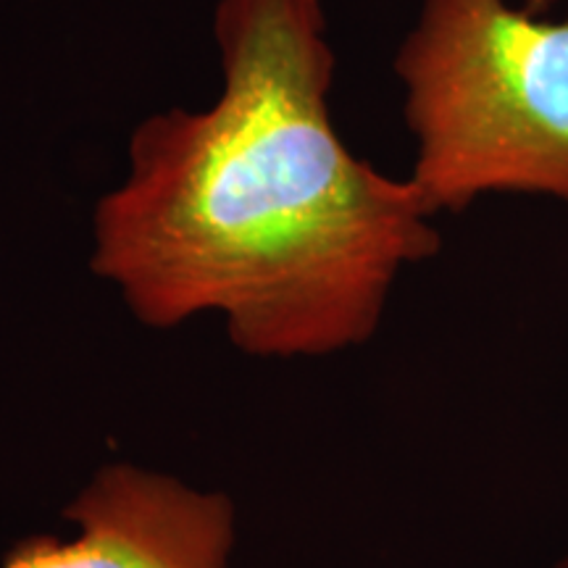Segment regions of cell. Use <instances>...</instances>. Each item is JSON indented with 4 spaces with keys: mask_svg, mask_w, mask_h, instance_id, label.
Segmentation results:
<instances>
[{
    "mask_svg": "<svg viewBox=\"0 0 568 568\" xmlns=\"http://www.w3.org/2000/svg\"><path fill=\"white\" fill-rule=\"evenodd\" d=\"M213 42L219 95L134 124L92 209V274L142 326L219 316L251 358L368 343L400 274L443 247L435 213L339 138L322 0H216Z\"/></svg>",
    "mask_w": 568,
    "mask_h": 568,
    "instance_id": "6da1fadb",
    "label": "cell"
},
{
    "mask_svg": "<svg viewBox=\"0 0 568 568\" xmlns=\"http://www.w3.org/2000/svg\"><path fill=\"white\" fill-rule=\"evenodd\" d=\"M395 74L416 142L408 180L435 216L495 193L568 203V19L422 0Z\"/></svg>",
    "mask_w": 568,
    "mask_h": 568,
    "instance_id": "7a4b0ae2",
    "label": "cell"
},
{
    "mask_svg": "<svg viewBox=\"0 0 568 568\" xmlns=\"http://www.w3.org/2000/svg\"><path fill=\"white\" fill-rule=\"evenodd\" d=\"M63 516L77 537L24 539L0 568H232V497L155 468L101 466Z\"/></svg>",
    "mask_w": 568,
    "mask_h": 568,
    "instance_id": "3957f363",
    "label": "cell"
},
{
    "mask_svg": "<svg viewBox=\"0 0 568 568\" xmlns=\"http://www.w3.org/2000/svg\"><path fill=\"white\" fill-rule=\"evenodd\" d=\"M552 568H568V548L564 550V556H560L556 564H552Z\"/></svg>",
    "mask_w": 568,
    "mask_h": 568,
    "instance_id": "277c9868",
    "label": "cell"
}]
</instances>
